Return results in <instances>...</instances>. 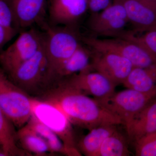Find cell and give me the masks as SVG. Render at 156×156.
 <instances>
[{
    "instance_id": "obj_22",
    "label": "cell",
    "mask_w": 156,
    "mask_h": 156,
    "mask_svg": "<svg viewBox=\"0 0 156 156\" xmlns=\"http://www.w3.org/2000/svg\"><path fill=\"white\" fill-rule=\"evenodd\" d=\"M129 154L125 137L117 130L104 140L97 156H126Z\"/></svg>"
},
{
    "instance_id": "obj_9",
    "label": "cell",
    "mask_w": 156,
    "mask_h": 156,
    "mask_svg": "<svg viewBox=\"0 0 156 156\" xmlns=\"http://www.w3.org/2000/svg\"><path fill=\"white\" fill-rule=\"evenodd\" d=\"M60 85L82 94L92 95L95 99L110 96L117 85L98 72L85 71L58 81L54 86Z\"/></svg>"
},
{
    "instance_id": "obj_26",
    "label": "cell",
    "mask_w": 156,
    "mask_h": 156,
    "mask_svg": "<svg viewBox=\"0 0 156 156\" xmlns=\"http://www.w3.org/2000/svg\"><path fill=\"white\" fill-rule=\"evenodd\" d=\"M112 3V0H89L88 11L91 14H96L107 9Z\"/></svg>"
},
{
    "instance_id": "obj_2",
    "label": "cell",
    "mask_w": 156,
    "mask_h": 156,
    "mask_svg": "<svg viewBox=\"0 0 156 156\" xmlns=\"http://www.w3.org/2000/svg\"><path fill=\"white\" fill-rule=\"evenodd\" d=\"M44 44L48 63V75L50 78L55 69L74 53L80 43L81 37L75 27L53 26L45 22Z\"/></svg>"
},
{
    "instance_id": "obj_25",
    "label": "cell",
    "mask_w": 156,
    "mask_h": 156,
    "mask_svg": "<svg viewBox=\"0 0 156 156\" xmlns=\"http://www.w3.org/2000/svg\"><path fill=\"white\" fill-rule=\"evenodd\" d=\"M0 26L20 31L10 0H0Z\"/></svg>"
},
{
    "instance_id": "obj_13",
    "label": "cell",
    "mask_w": 156,
    "mask_h": 156,
    "mask_svg": "<svg viewBox=\"0 0 156 156\" xmlns=\"http://www.w3.org/2000/svg\"><path fill=\"white\" fill-rule=\"evenodd\" d=\"M20 30L34 24L42 26L48 10V0H10Z\"/></svg>"
},
{
    "instance_id": "obj_3",
    "label": "cell",
    "mask_w": 156,
    "mask_h": 156,
    "mask_svg": "<svg viewBox=\"0 0 156 156\" xmlns=\"http://www.w3.org/2000/svg\"><path fill=\"white\" fill-rule=\"evenodd\" d=\"M8 76L19 88L34 97H40L49 89L48 63L44 39L36 53Z\"/></svg>"
},
{
    "instance_id": "obj_19",
    "label": "cell",
    "mask_w": 156,
    "mask_h": 156,
    "mask_svg": "<svg viewBox=\"0 0 156 156\" xmlns=\"http://www.w3.org/2000/svg\"><path fill=\"white\" fill-rule=\"evenodd\" d=\"M26 125L35 131L48 144L53 154H61L68 156H80L82 154L79 151L66 147L61 140L53 131L39 121L33 115Z\"/></svg>"
},
{
    "instance_id": "obj_27",
    "label": "cell",
    "mask_w": 156,
    "mask_h": 156,
    "mask_svg": "<svg viewBox=\"0 0 156 156\" xmlns=\"http://www.w3.org/2000/svg\"><path fill=\"white\" fill-rule=\"evenodd\" d=\"M19 31L15 29L5 28L0 26V49L1 50L9 41Z\"/></svg>"
},
{
    "instance_id": "obj_5",
    "label": "cell",
    "mask_w": 156,
    "mask_h": 156,
    "mask_svg": "<svg viewBox=\"0 0 156 156\" xmlns=\"http://www.w3.org/2000/svg\"><path fill=\"white\" fill-rule=\"evenodd\" d=\"M89 48L99 53H111L127 58L134 67L149 68L156 67V58L136 43L123 38L99 39L81 37Z\"/></svg>"
},
{
    "instance_id": "obj_14",
    "label": "cell",
    "mask_w": 156,
    "mask_h": 156,
    "mask_svg": "<svg viewBox=\"0 0 156 156\" xmlns=\"http://www.w3.org/2000/svg\"><path fill=\"white\" fill-rule=\"evenodd\" d=\"M126 10L129 22L136 32L156 30V6L143 0H115Z\"/></svg>"
},
{
    "instance_id": "obj_18",
    "label": "cell",
    "mask_w": 156,
    "mask_h": 156,
    "mask_svg": "<svg viewBox=\"0 0 156 156\" xmlns=\"http://www.w3.org/2000/svg\"><path fill=\"white\" fill-rule=\"evenodd\" d=\"M15 127L14 124L0 111V156L32 155L18 146L17 131Z\"/></svg>"
},
{
    "instance_id": "obj_4",
    "label": "cell",
    "mask_w": 156,
    "mask_h": 156,
    "mask_svg": "<svg viewBox=\"0 0 156 156\" xmlns=\"http://www.w3.org/2000/svg\"><path fill=\"white\" fill-rule=\"evenodd\" d=\"M31 96L0 71V111L17 128L25 126L32 115Z\"/></svg>"
},
{
    "instance_id": "obj_20",
    "label": "cell",
    "mask_w": 156,
    "mask_h": 156,
    "mask_svg": "<svg viewBox=\"0 0 156 156\" xmlns=\"http://www.w3.org/2000/svg\"><path fill=\"white\" fill-rule=\"evenodd\" d=\"M116 127V125H105L91 129L79 141V151L86 156H97L102 143L117 131Z\"/></svg>"
},
{
    "instance_id": "obj_24",
    "label": "cell",
    "mask_w": 156,
    "mask_h": 156,
    "mask_svg": "<svg viewBox=\"0 0 156 156\" xmlns=\"http://www.w3.org/2000/svg\"><path fill=\"white\" fill-rule=\"evenodd\" d=\"M135 144L136 156H156V133L143 136Z\"/></svg>"
},
{
    "instance_id": "obj_12",
    "label": "cell",
    "mask_w": 156,
    "mask_h": 156,
    "mask_svg": "<svg viewBox=\"0 0 156 156\" xmlns=\"http://www.w3.org/2000/svg\"><path fill=\"white\" fill-rule=\"evenodd\" d=\"M89 0H48L50 25L75 27L87 11Z\"/></svg>"
},
{
    "instance_id": "obj_11",
    "label": "cell",
    "mask_w": 156,
    "mask_h": 156,
    "mask_svg": "<svg viewBox=\"0 0 156 156\" xmlns=\"http://www.w3.org/2000/svg\"><path fill=\"white\" fill-rule=\"evenodd\" d=\"M92 68L116 85L123 84L134 67L131 62L115 53L93 50Z\"/></svg>"
},
{
    "instance_id": "obj_6",
    "label": "cell",
    "mask_w": 156,
    "mask_h": 156,
    "mask_svg": "<svg viewBox=\"0 0 156 156\" xmlns=\"http://www.w3.org/2000/svg\"><path fill=\"white\" fill-rule=\"evenodd\" d=\"M44 34L35 28L22 31L17 38L0 54L2 69L10 74L23 63L31 58L41 48Z\"/></svg>"
},
{
    "instance_id": "obj_23",
    "label": "cell",
    "mask_w": 156,
    "mask_h": 156,
    "mask_svg": "<svg viewBox=\"0 0 156 156\" xmlns=\"http://www.w3.org/2000/svg\"><path fill=\"white\" fill-rule=\"evenodd\" d=\"M142 33L137 36L134 32L126 30L118 37L128 39L136 43L156 58V30Z\"/></svg>"
},
{
    "instance_id": "obj_7",
    "label": "cell",
    "mask_w": 156,
    "mask_h": 156,
    "mask_svg": "<svg viewBox=\"0 0 156 156\" xmlns=\"http://www.w3.org/2000/svg\"><path fill=\"white\" fill-rule=\"evenodd\" d=\"M31 101L32 115L53 131L66 147L80 151L76 147L72 124L62 111L37 98L31 97Z\"/></svg>"
},
{
    "instance_id": "obj_16",
    "label": "cell",
    "mask_w": 156,
    "mask_h": 156,
    "mask_svg": "<svg viewBox=\"0 0 156 156\" xmlns=\"http://www.w3.org/2000/svg\"><path fill=\"white\" fill-rule=\"evenodd\" d=\"M130 139L134 142L145 135L156 133V96L126 127Z\"/></svg>"
},
{
    "instance_id": "obj_21",
    "label": "cell",
    "mask_w": 156,
    "mask_h": 156,
    "mask_svg": "<svg viewBox=\"0 0 156 156\" xmlns=\"http://www.w3.org/2000/svg\"><path fill=\"white\" fill-rule=\"evenodd\" d=\"M17 136L20 147L31 154L38 156L54 154L46 141L27 125L17 131Z\"/></svg>"
},
{
    "instance_id": "obj_15",
    "label": "cell",
    "mask_w": 156,
    "mask_h": 156,
    "mask_svg": "<svg viewBox=\"0 0 156 156\" xmlns=\"http://www.w3.org/2000/svg\"><path fill=\"white\" fill-rule=\"evenodd\" d=\"M80 44L76 51L54 70L50 78V87L58 81L73 75L87 70H92L93 51Z\"/></svg>"
},
{
    "instance_id": "obj_28",
    "label": "cell",
    "mask_w": 156,
    "mask_h": 156,
    "mask_svg": "<svg viewBox=\"0 0 156 156\" xmlns=\"http://www.w3.org/2000/svg\"><path fill=\"white\" fill-rule=\"evenodd\" d=\"M143 1H145L147 2L150 3L151 5L156 6V0H143Z\"/></svg>"
},
{
    "instance_id": "obj_8",
    "label": "cell",
    "mask_w": 156,
    "mask_h": 156,
    "mask_svg": "<svg viewBox=\"0 0 156 156\" xmlns=\"http://www.w3.org/2000/svg\"><path fill=\"white\" fill-rule=\"evenodd\" d=\"M156 96L127 89L115 92L105 98L96 100L121 119L126 127Z\"/></svg>"
},
{
    "instance_id": "obj_1",
    "label": "cell",
    "mask_w": 156,
    "mask_h": 156,
    "mask_svg": "<svg viewBox=\"0 0 156 156\" xmlns=\"http://www.w3.org/2000/svg\"><path fill=\"white\" fill-rule=\"evenodd\" d=\"M37 98L58 107L72 125L89 131L101 126L123 125L121 119L95 98L60 85L52 87Z\"/></svg>"
},
{
    "instance_id": "obj_10",
    "label": "cell",
    "mask_w": 156,
    "mask_h": 156,
    "mask_svg": "<svg viewBox=\"0 0 156 156\" xmlns=\"http://www.w3.org/2000/svg\"><path fill=\"white\" fill-rule=\"evenodd\" d=\"M128 23L124 6L114 0L111 5L103 11L91 14L89 27L97 35L118 37L126 31L125 28Z\"/></svg>"
},
{
    "instance_id": "obj_17",
    "label": "cell",
    "mask_w": 156,
    "mask_h": 156,
    "mask_svg": "<svg viewBox=\"0 0 156 156\" xmlns=\"http://www.w3.org/2000/svg\"><path fill=\"white\" fill-rule=\"evenodd\" d=\"M127 89L156 95V67H134L122 84Z\"/></svg>"
}]
</instances>
